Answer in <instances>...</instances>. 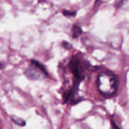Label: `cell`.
<instances>
[{
	"label": "cell",
	"instance_id": "5",
	"mask_svg": "<svg viewBox=\"0 0 129 129\" xmlns=\"http://www.w3.org/2000/svg\"><path fill=\"white\" fill-rule=\"evenodd\" d=\"M12 119V121L17 125H20V126H24L26 125V122L24 120L21 119L19 117H17V116H12L11 117Z\"/></svg>",
	"mask_w": 129,
	"mask_h": 129
},
{
	"label": "cell",
	"instance_id": "2",
	"mask_svg": "<svg viewBox=\"0 0 129 129\" xmlns=\"http://www.w3.org/2000/svg\"><path fill=\"white\" fill-rule=\"evenodd\" d=\"M87 63H88L82 62V60H80L79 59H78L77 57H73V59L71 60L69 66H70V69L74 76L75 82H74L73 88L67 94H64L65 101H67L71 98H73V96L75 95V93L77 91V88H78L79 83L85 79V77L86 76Z\"/></svg>",
	"mask_w": 129,
	"mask_h": 129
},
{
	"label": "cell",
	"instance_id": "7",
	"mask_svg": "<svg viewBox=\"0 0 129 129\" xmlns=\"http://www.w3.org/2000/svg\"><path fill=\"white\" fill-rule=\"evenodd\" d=\"M2 63H0V69H1V68H2Z\"/></svg>",
	"mask_w": 129,
	"mask_h": 129
},
{
	"label": "cell",
	"instance_id": "3",
	"mask_svg": "<svg viewBox=\"0 0 129 129\" xmlns=\"http://www.w3.org/2000/svg\"><path fill=\"white\" fill-rule=\"evenodd\" d=\"M25 75L28 79L33 80L44 79L48 76L45 67L35 60L30 61V63L25 70Z\"/></svg>",
	"mask_w": 129,
	"mask_h": 129
},
{
	"label": "cell",
	"instance_id": "1",
	"mask_svg": "<svg viewBox=\"0 0 129 129\" xmlns=\"http://www.w3.org/2000/svg\"><path fill=\"white\" fill-rule=\"evenodd\" d=\"M118 78L110 72L105 71L99 74L97 79V85L99 92L104 96H112L118 89Z\"/></svg>",
	"mask_w": 129,
	"mask_h": 129
},
{
	"label": "cell",
	"instance_id": "4",
	"mask_svg": "<svg viewBox=\"0 0 129 129\" xmlns=\"http://www.w3.org/2000/svg\"><path fill=\"white\" fill-rule=\"evenodd\" d=\"M72 32H73V37L74 39L78 38V37L82 33V28H81L79 26H78V25H74V26H73Z\"/></svg>",
	"mask_w": 129,
	"mask_h": 129
},
{
	"label": "cell",
	"instance_id": "6",
	"mask_svg": "<svg viewBox=\"0 0 129 129\" xmlns=\"http://www.w3.org/2000/svg\"><path fill=\"white\" fill-rule=\"evenodd\" d=\"M62 13L66 17H73V16H76V11H67V10H63L62 11Z\"/></svg>",
	"mask_w": 129,
	"mask_h": 129
}]
</instances>
